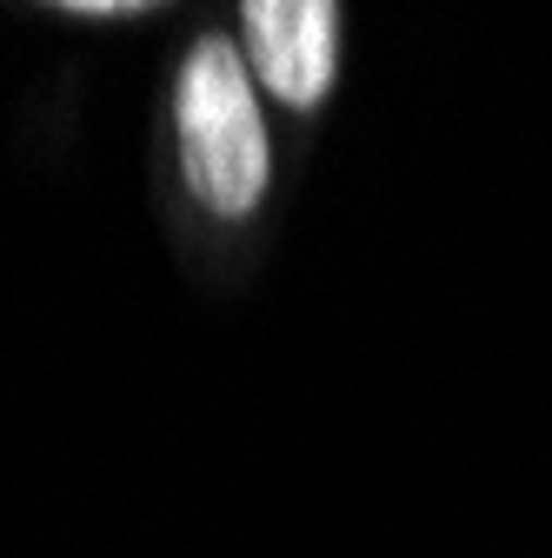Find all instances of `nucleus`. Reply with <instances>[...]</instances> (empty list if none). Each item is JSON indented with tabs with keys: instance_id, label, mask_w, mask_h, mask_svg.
Listing matches in <instances>:
<instances>
[{
	"instance_id": "7ed1b4c3",
	"label": "nucleus",
	"mask_w": 552,
	"mask_h": 558,
	"mask_svg": "<svg viewBox=\"0 0 552 558\" xmlns=\"http://www.w3.org/2000/svg\"><path fill=\"white\" fill-rule=\"evenodd\" d=\"M74 21H120V14H141V8H67Z\"/></svg>"
},
{
	"instance_id": "f03ea898",
	"label": "nucleus",
	"mask_w": 552,
	"mask_h": 558,
	"mask_svg": "<svg viewBox=\"0 0 552 558\" xmlns=\"http://www.w3.org/2000/svg\"><path fill=\"white\" fill-rule=\"evenodd\" d=\"M253 74L273 100L287 107H320L339 74V8L326 0H253L240 14Z\"/></svg>"
},
{
	"instance_id": "f257e3e1",
	"label": "nucleus",
	"mask_w": 552,
	"mask_h": 558,
	"mask_svg": "<svg viewBox=\"0 0 552 558\" xmlns=\"http://www.w3.org/2000/svg\"><path fill=\"white\" fill-rule=\"evenodd\" d=\"M173 126H180V160L193 180V199L220 220H240L266 193V126L253 100V66L233 53V40L206 34L180 81H173Z\"/></svg>"
}]
</instances>
